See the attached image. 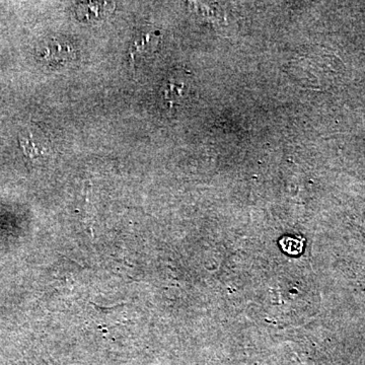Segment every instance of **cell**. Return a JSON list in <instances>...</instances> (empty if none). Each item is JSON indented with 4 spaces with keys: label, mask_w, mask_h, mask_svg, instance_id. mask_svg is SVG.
<instances>
[{
    "label": "cell",
    "mask_w": 365,
    "mask_h": 365,
    "mask_svg": "<svg viewBox=\"0 0 365 365\" xmlns=\"http://www.w3.org/2000/svg\"><path fill=\"white\" fill-rule=\"evenodd\" d=\"M42 56L53 63H66L74 57L73 48L66 41L52 40L46 46Z\"/></svg>",
    "instance_id": "cell-1"
},
{
    "label": "cell",
    "mask_w": 365,
    "mask_h": 365,
    "mask_svg": "<svg viewBox=\"0 0 365 365\" xmlns=\"http://www.w3.org/2000/svg\"><path fill=\"white\" fill-rule=\"evenodd\" d=\"M160 43V36L157 32H150L144 34L138 40L132 45L129 53L132 62H135L138 57L150 54L155 51L158 44Z\"/></svg>",
    "instance_id": "cell-2"
},
{
    "label": "cell",
    "mask_w": 365,
    "mask_h": 365,
    "mask_svg": "<svg viewBox=\"0 0 365 365\" xmlns=\"http://www.w3.org/2000/svg\"><path fill=\"white\" fill-rule=\"evenodd\" d=\"M112 4L109 2H81L78 6L79 18L88 21L104 18L106 13L111 11Z\"/></svg>",
    "instance_id": "cell-3"
},
{
    "label": "cell",
    "mask_w": 365,
    "mask_h": 365,
    "mask_svg": "<svg viewBox=\"0 0 365 365\" xmlns=\"http://www.w3.org/2000/svg\"><path fill=\"white\" fill-rule=\"evenodd\" d=\"M21 146L23 148L24 153L29 158H35L41 155V150L39 148H37L33 141V137L30 136L29 138H21Z\"/></svg>",
    "instance_id": "cell-4"
}]
</instances>
